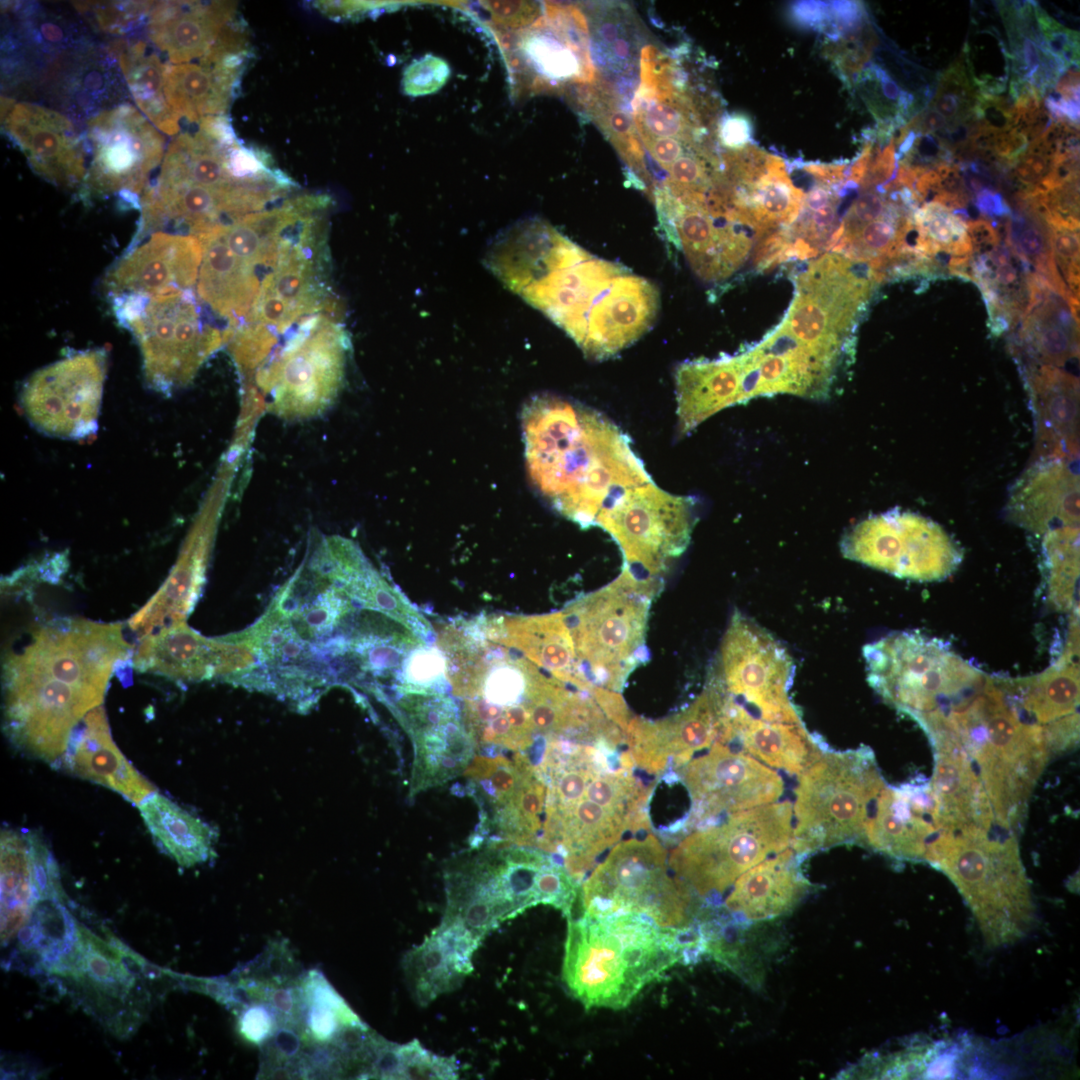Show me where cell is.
Segmentation results:
<instances>
[{
    "mask_svg": "<svg viewBox=\"0 0 1080 1080\" xmlns=\"http://www.w3.org/2000/svg\"><path fill=\"white\" fill-rule=\"evenodd\" d=\"M487 264L592 360L609 359L632 345L659 312V291L651 281L591 254L539 220L499 237Z\"/></svg>",
    "mask_w": 1080,
    "mask_h": 1080,
    "instance_id": "1",
    "label": "cell"
},
{
    "mask_svg": "<svg viewBox=\"0 0 1080 1080\" xmlns=\"http://www.w3.org/2000/svg\"><path fill=\"white\" fill-rule=\"evenodd\" d=\"M134 649L119 623L58 618L36 628L2 665L3 730L29 757L58 764L88 712Z\"/></svg>",
    "mask_w": 1080,
    "mask_h": 1080,
    "instance_id": "2",
    "label": "cell"
},
{
    "mask_svg": "<svg viewBox=\"0 0 1080 1080\" xmlns=\"http://www.w3.org/2000/svg\"><path fill=\"white\" fill-rule=\"evenodd\" d=\"M535 766L547 789L536 848L558 857L578 882L626 832L648 828L652 788L635 776L624 741L553 739Z\"/></svg>",
    "mask_w": 1080,
    "mask_h": 1080,
    "instance_id": "3",
    "label": "cell"
},
{
    "mask_svg": "<svg viewBox=\"0 0 1080 1080\" xmlns=\"http://www.w3.org/2000/svg\"><path fill=\"white\" fill-rule=\"evenodd\" d=\"M168 145L140 200L139 230L199 236L274 205L294 183L263 151L239 143L228 119L210 116Z\"/></svg>",
    "mask_w": 1080,
    "mask_h": 1080,
    "instance_id": "4",
    "label": "cell"
},
{
    "mask_svg": "<svg viewBox=\"0 0 1080 1080\" xmlns=\"http://www.w3.org/2000/svg\"><path fill=\"white\" fill-rule=\"evenodd\" d=\"M529 477L540 495L581 528L630 490L652 482L630 437L600 412L541 394L522 411Z\"/></svg>",
    "mask_w": 1080,
    "mask_h": 1080,
    "instance_id": "5",
    "label": "cell"
},
{
    "mask_svg": "<svg viewBox=\"0 0 1080 1080\" xmlns=\"http://www.w3.org/2000/svg\"><path fill=\"white\" fill-rule=\"evenodd\" d=\"M685 929H666L637 914L570 917L563 979L586 1008L622 1009L681 958Z\"/></svg>",
    "mask_w": 1080,
    "mask_h": 1080,
    "instance_id": "6",
    "label": "cell"
},
{
    "mask_svg": "<svg viewBox=\"0 0 1080 1080\" xmlns=\"http://www.w3.org/2000/svg\"><path fill=\"white\" fill-rule=\"evenodd\" d=\"M949 737L969 759L997 824L1020 831L1051 752L1043 729L1023 713L1004 678L958 712Z\"/></svg>",
    "mask_w": 1080,
    "mask_h": 1080,
    "instance_id": "7",
    "label": "cell"
},
{
    "mask_svg": "<svg viewBox=\"0 0 1080 1080\" xmlns=\"http://www.w3.org/2000/svg\"><path fill=\"white\" fill-rule=\"evenodd\" d=\"M443 920L480 943L499 923L538 904L555 906L564 889L556 858L532 846L482 841L450 860L444 872Z\"/></svg>",
    "mask_w": 1080,
    "mask_h": 1080,
    "instance_id": "8",
    "label": "cell"
},
{
    "mask_svg": "<svg viewBox=\"0 0 1080 1080\" xmlns=\"http://www.w3.org/2000/svg\"><path fill=\"white\" fill-rule=\"evenodd\" d=\"M923 861L955 884L992 946L1013 944L1035 924V906L1016 835L971 828L941 831Z\"/></svg>",
    "mask_w": 1080,
    "mask_h": 1080,
    "instance_id": "9",
    "label": "cell"
},
{
    "mask_svg": "<svg viewBox=\"0 0 1080 1080\" xmlns=\"http://www.w3.org/2000/svg\"><path fill=\"white\" fill-rule=\"evenodd\" d=\"M661 589L662 580L640 578L623 567L610 584L562 610L581 671L591 686L618 692L647 660L648 615Z\"/></svg>",
    "mask_w": 1080,
    "mask_h": 1080,
    "instance_id": "10",
    "label": "cell"
},
{
    "mask_svg": "<svg viewBox=\"0 0 1080 1080\" xmlns=\"http://www.w3.org/2000/svg\"><path fill=\"white\" fill-rule=\"evenodd\" d=\"M795 788L790 847L799 857L864 843L875 800L886 786L873 751H828L802 772Z\"/></svg>",
    "mask_w": 1080,
    "mask_h": 1080,
    "instance_id": "11",
    "label": "cell"
},
{
    "mask_svg": "<svg viewBox=\"0 0 1080 1080\" xmlns=\"http://www.w3.org/2000/svg\"><path fill=\"white\" fill-rule=\"evenodd\" d=\"M111 303L119 324L139 343L147 382L162 392L188 384L229 341L227 329L210 322L194 289L153 297H114Z\"/></svg>",
    "mask_w": 1080,
    "mask_h": 1080,
    "instance_id": "12",
    "label": "cell"
},
{
    "mask_svg": "<svg viewBox=\"0 0 1080 1080\" xmlns=\"http://www.w3.org/2000/svg\"><path fill=\"white\" fill-rule=\"evenodd\" d=\"M792 804L773 802L727 816L686 835L668 865L692 895L723 893L751 867L790 847Z\"/></svg>",
    "mask_w": 1080,
    "mask_h": 1080,
    "instance_id": "13",
    "label": "cell"
},
{
    "mask_svg": "<svg viewBox=\"0 0 1080 1080\" xmlns=\"http://www.w3.org/2000/svg\"><path fill=\"white\" fill-rule=\"evenodd\" d=\"M670 871L667 852L653 834L630 837L613 846L584 881L581 908L594 917L630 913L666 929L688 927L693 895Z\"/></svg>",
    "mask_w": 1080,
    "mask_h": 1080,
    "instance_id": "14",
    "label": "cell"
},
{
    "mask_svg": "<svg viewBox=\"0 0 1080 1080\" xmlns=\"http://www.w3.org/2000/svg\"><path fill=\"white\" fill-rule=\"evenodd\" d=\"M331 313L301 322L279 351L259 368L257 382L272 413L288 420L323 414L338 397L349 339Z\"/></svg>",
    "mask_w": 1080,
    "mask_h": 1080,
    "instance_id": "15",
    "label": "cell"
},
{
    "mask_svg": "<svg viewBox=\"0 0 1080 1080\" xmlns=\"http://www.w3.org/2000/svg\"><path fill=\"white\" fill-rule=\"evenodd\" d=\"M106 938L78 924L72 951L50 972L69 979L83 1008L118 1036L131 1034L150 1002L145 980L156 981L164 970L149 964L112 933Z\"/></svg>",
    "mask_w": 1080,
    "mask_h": 1080,
    "instance_id": "16",
    "label": "cell"
},
{
    "mask_svg": "<svg viewBox=\"0 0 1080 1080\" xmlns=\"http://www.w3.org/2000/svg\"><path fill=\"white\" fill-rule=\"evenodd\" d=\"M863 656L870 686L914 720L982 674L946 642L919 632L889 634L867 644Z\"/></svg>",
    "mask_w": 1080,
    "mask_h": 1080,
    "instance_id": "17",
    "label": "cell"
},
{
    "mask_svg": "<svg viewBox=\"0 0 1080 1080\" xmlns=\"http://www.w3.org/2000/svg\"><path fill=\"white\" fill-rule=\"evenodd\" d=\"M326 214L327 210L308 213L289 232L244 323L264 327L278 337L293 332L311 316L335 314L326 277Z\"/></svg>",
    "mask_w": 1080,
    "mask_h": 1080,
    "instance_id": "18",
    "label": "cell"
},
{
    "mask_svg": "<svg viewBox=\"0 0 1080 1080\" xmlns=\"http://www.w3.org/2000/svg\"><path fill=\"white\" fill-rule=\"evenodd\" d=\"M696 500L677 496L653 481L630 490L602 513L596 526L618 544L624 567L644 579H660L688 547L696 523Z\"/></svg>",
    "mask_w": 1080,
    "mask_h": 1080,
    "instance_id": "19",
    "label": "cell"
},
{
    "mask_svg": "<svg viewBox=\"0 0 1080 1080\" xmlns=\"http://www.w3.org/2000/svg\"><path fill=\"white\" fill-rule=\"evenodd\" d=\"M841 552L850 560L921 582L946 579L963 558L960 547L940 525L901 510L856 524L843 536Z\"/></svg>",
    "mask_w": 1080,
    "mask_h": 1080,
    "instance_id": "20",
    "label": "cell"
},
{
    "mask_svg": "<svg viewBox=\"0 0 1080 1080\" xmlns=\"http://www.w3.org/2000/svg\"><path fill=\"white\" fill-rule=\"evenodd\" d=\"M794 662L777 639L736 611L710 676L722 690L768 721L802 722L789 698Z\"/></svg>",
    "mask_w": 1080,
    "mask_h": 1080,
    "instance_id": "21",
    "label": "cell"
},
{
    "mask_svg": "<svg viewBox=\"0 0 1080 1080\" xmlns=\"http://www.w3.org/2000/svg\"><path fill=\"white\" fill-rule=\"evenodd\" d=\"M477 753L462 774L480 806L481 841L536 847L544 820L546 785L523 753Z\"/></svg>",
    "mask_w": 1080,
    "mask_h": 1080,
    "instance_id": "22",
    "label": "cell"
},
{
    "mask_svg": "<svg viewBox=\"0 0 1080 1080\" xmlns=\"http://www.w3.org/2000/svg\"><path fill=\"white\" fill-rule=\"evenodd\" d=\"M87 141L91 160L83 183L86 196L117 195L140 208L150 176L165 155L164 135L125 104L91 118Z\"/></svg>",
    "mask_w": 1080,
    "mask_h": 1080,
    "instance_id": "23",
    "label": "cell"
},
{
    "mask_svg": "<svg viewBox=\"0 0 1080 1080\" xmlns=\"http://www.w3.org/2000/svg\"><path fill=\"white\" fill-rule=\"evenodd\" d=\"M107 353L86 350L37 370L22 387L21 408L40 432L81 439L98 427Z\"/></svg>",
    "mask_w": 1080,
    "mask_h": 1080,
    "instance_id": "24",
    "label": "cell"
},
{
    "mask_svg": "<svg viewBox=\"0 0 1080 1080\" xmlns=\"http://www.w3.org/2000/svg\"><path fill=\"white\" fill-rule=\"evenodd\" d=\"M676 770L692 801L683 826L687 831L716 824L721 816L776 802L784 790L776 771L719 741Z\"/></svg>",
    "mask_w": 1080,
    "mask_h": 1080,
    "instance_id": "25",
    "label": "cell"
},
{
    "mask_svg": "<svg viewBox=\"0 0 1080 1080\" xmlns=\"http://www.w3.org/2000/svg\"><path fill=\"white\" fill-rule=\"evenodd\" d=\"M394 712L408 732L414 761L410 795L462 775L476 754L454 700L441 692L398 691Z\"/></svg>",
    "mask_w": 1080,
    "mask_h": 1080,
    "instance_id": "26",
    "label": "cell"
},
{
    "mask_svg": "<svg viewBox=\"0 0 1080 1080\" xmlns=\"http://www.w3.org/2000/svg\"><path fill=\"white\" fill-rule=\"evenodd\" d=\"M254 652L232 634L207 638L177 622L141 638L134 649L132 665L178 681H200L215 677L234 680L256 666Z\"/></svg>",
    "mask_w": 1080,
    "mask_h": 1080,
    "instance_id": "27",
    "label": "cell"
},
{
    "mask_svg": "<svg viewBox=\"0 0 1080 1080\" xmlns=\"http://www.w3.org/2000/svg\"><path fill=\"white\" fill-rule=\"evenodd\" d=\"M724 702L723 690L709 676L702 693L681 712L654 722L633 716L625 741L636 767L660 774L710 747L721 732Z\"/></svg>",
    "mask_w": 1080,
    "mask_h": 1080,
    "instance_id": "28",
    "label": "cell"
},
{
    "mask_svg": "<svg viewBox=\"0 0 1080 1080\" xmlns=\"http://www.w3.org/2000/svg\"><path fill=\"white\" fill-rule=\"evenodd\" d=\"M1071 616L1068 641L1056 662L1032 676L1006 678L1018 706L1043 729L1051 754L1079 740V615Z\"/></svg>",
    "mask_w": 1080,
    "mask_h": 1080,
    "instance_id": "29",
    "label": "cell"
},
{
    "mask_svg": "<svg viewBox=\"0 0 1080 1080\" xmlns=\"http://www.w3.org/2000/svg\"><path fill=\"white\" fill-rule=\"evenodd\" d=\"M202 261L197 236L158 231L126 250L105 276L110 298L153 297L193 289Z\"/></svg>",
    "mask_w": 1080,
    "mask_h": 1080,
    "instance_id": "30",
    "label": "cell"
},
{
    "mask_svg": "<svg viewBox=\"0 0 1080 1080\" xmlns=\"http://www.w3.org/2000/svg\"><path fill=\"white\" fill-rule=\"evenodd\" d=\"M2 119L10 138L21 148L33 171L64 188L83 184L86 148L72 122L38 104L2 100Z\"/></svg>",
    "mask_w": 1080,
    "mask_h": 1080,
    "instance_id": "31",
    "label": "cell"
},
{
    "mask_svg": "<svg viewBox=\"0 0 1080 1080\" xmlns=\"http://www.w3.org/2000/svg\"><path fill=\"white\" fill-rule=\"evenodd\" d=\"M872 808L863 844L892 858L923 860L927 848L941 832L928 783L885 786Z\"/></svg>",
    "mask_w": 1080,
    "mask_h": 1080,
    "instance_id": "32",
    "label": "cell"
},
{
    "mask_svg": "<svg viewBox=\"0 0 1080 1080\" xmlns=\"http://www.w3.org/2000/svg\"><path fill=\"white\" fill-rule=\"evenodd\" d=\"M248 49L216 45L203 58L167 64L164 93L179 118L191 123L223 115L237 92Z\"/></svg>",
    "mask_w": 1080,
    "mask_h": 1080,
    "instance_id": "33",
    "label": "cell"
},
{
    "mask_svg": "<svg viewBox=\"0 0 1080 1080\" xmlns=\"http://www.w3.org/2000/svg\"><path fill=\"white\" fill-rule=\"evenodd\" d=\"M722 723L720 742L789 774L800 775L827 750L802 722L764 720L726 693Z\"/></svg>",
    "mask_w": 1080,
    "mask_h": 1080,
    "instance_id": "34",
    "label": "cell"
},
{
    "mask_svg": "<svg viewBox=\"0 0 1080 1080\" xmlns=\"http://www.w3.org/2000/svg\"><path fill=\"white\" fill-rule=\"evenodd\" d=\"M478 622L489 640L516 651L557 680L582 691L594 688L581 671L562 611Z\"/></svg>",
    "mask_w": 1080,
    "mask_h": 1080,
    "instance_id": "35",
    "label": "cell"
},
{
    "mask_svg": "<svg viewBox=\"0 0 1080 1080\" xmlns=\"http://www.w3.org/2000/svg\"><path fill=\"white\" fill-rule=\"evenodd\" d=\"M235 23L237 11L232 2H151L147 34L172 64H182L210 53Z\"/></svg>",
    "mask_w": 1080,
    "mask_h": 1080,
    "instance_id": "36",
    "label": "cell"
},
{
    "mask_svg": "<svg viewBox=\"0 0 1080 1080\" xmlns=\"http://www.w3.org/2000/svg\"><path fill=\"white\" fill-rule=\"evenodd\" d=\"M1007 516L1037 535L1079 526V477L1065 459H1043L1014 484Z\"/></svg>",
    "mask_w": 1080,
    "mask_h": 1080,
    "instance_id": "37",
    "label": "cell"
},
{
    "mask_svg": "<svg viewBox=\"0 0 1080 1080\" xmlns=\"http://www.w3.org/2000/svg\"><path fill=\"white\" fill-rule=\"evenodd\" d=\"M58 765L75 776L105 786L139 805L156 792L114 743L102 705L86 714Z\"/></svg>",
    "mask_w": 1080,
    "mask_h": 1080,
    "instance_id": "38",
    "label": "cell"
},
{
    "mask_svg": "<svg viewBox=\"0 0 1080 1080\" xmlns=\"http://www.w3.org/2000/svg\"><path fill=\"white\" fill-rule=\"evenodd\" d=\"M801 859L788 847L751 867L732 885L726 908L749 921L768 920L787 913L810 888L800 868Z\"/></svg>",
    "mask_w": 1080,
    "mask_h": 1080,
    "instance_id": "39",
    "label": "cell"
},
{
    "mask_svg": "<svg viewBox=\"0 0 1080 1080\" xmlns=\"http://www.w3.org/2000/svg\"><path fill=\"white\" fill-rule=\"evenodd\" d=\"M478 945L463 926L442 920L421 945L404 957L405 975L415 1000L427 1005L457 988L472 970V955Z\"/></svg>",
    "mask_w": 1080,
    "mask_h": 1080,
    "instance_id": "40",
    "label": "cell"
},
{
    "mask_svg": "<svg viewBox=\"0 0 1080 1080\" xmlns=\"http://www.w3.org/2000/svg\"><path fill=\"white\" fill-rule=\"evenodd\" d=\"M678 431L687 435L715 413L739 404L737 354L680 363L675 370Z\"/></svg>",
    "mask_w": 1080,
    "mask_h": 1080,
    "instance_id": "41",
    "label": "cell"
},
{
    "mask_svg": "<svg viewBox=\"0 0 1080 1080\" xmlns=\"http://www.w3.org/2000/svg\"><path fill=\"white\" fill-rule=\"evenodd\" d=\"M1038 445L1043 459L1078 454V381L1054 367H1042L1030 379Z\"/></svg>",
    "mask_w": 1080,
    "mask_h": 1080,
    "instance_id": "42",
    "label": "cell"
},
{
    "mask_svg": "<svg viewBox=\"0 0 1080 1080\" xmlns=\"http://www.w3.org/2000/svg\"><path fill=\"white\" fill-rule=\"evenodd\" d=\"M41 898L27 831L1 832V941L11 942L29 921Z\"/></svg>",
    "mask_w": 1080,
    "mask_h": 1080,
    "instance_id": "43",
    "label": "cell"
},
{
    "mask_svg": "<svg viewBox=\"0 0 1080 1080\" xmlns=\"http://www.w3.org/2000/svg\"><path fill=\"white\" fill-rule=\"evenodd\" d=\"M138 808L156 845L179 865L190 867L211 856V829L167 797L155 792Z\"/></svg>",
    "mask_w": 1080,
    "mask_h": 1080,
    "instance_id": "44",
    "label": "cell"
},
{
    "mask_svg": "<svg viewBox=\"0 0 1080 1080\" xmlns=\"http://www.w3.org/2000/svg\"><path fill=\"white\" fill-rule=\"evenodd\" d=\"M119 63L137 107L162 133L178 134L179 118L169 106L165 93V64L147 45L138 41L122 49Z\"/></svg>",
    "mask_w": 1080,
    "mask_h": 1080,
    "instance_id": "45",
    "label": "cell"
},
{
    "mask_svg": "<svg viewBox=\"0 0 1080 1080\" xmlns=\"http://www.w3.org/2000/svg\"><path fill=\"white\" fill-rule=\"evenodd\" d=\"M805 193L791 181L782 158L775 156L769 171L748 190V202L759 245L772 234L789 229L798 219ZM756 248V249H757Z\"/></svg>",
    "mask_w": 1080,
    "mask_h": 1080,
    "instance_id": "46",
    "label": "cell"
},
{
    "mask_svg": "<svg viewBox=\"0 0 1080 1080\" xmlns=\"http://www.w3.org/2000/svg\"><path fill=\"white\" fill-rule=\"evenodd\" d=\"M591 12L590 34L596 63L614 73L631 70L639 52L632 13L619 4L597 5Z\"/></svg>",
    "mask_w": 1080,
    "mask_h": 1080,
    "instance_id": "47",
    "label": "cell"
},
{
    "mask_svg": "<svg viewBox=\"0 0 1080 1080\" xmlns=\"http://www.w3.org/2000/svg\"><path fill=\"white\" fill-rule=\"evenodd\" d=\"M1043 296L1026 313L1031 315L1024 323L1025 338L1038 359L1061 365L1076 355L1078 324L1072 323L1073 315L1065 305L1052 298L1043 300Z\"/></svg>",
    "mask_w": 1080,
    "mask_h": 1080,
    "instance_id": "48",
    "label": "cell"
},
{
    "mask_svg": "<svg viewBox=\"0 0 1080 1080\" xmlns=\"http://www.w3.org/2000/svg\"><path fill=\"white\" fill-rule=\"evenodd\" d=\"M1047 595L1060 612L1079 614V528L1054 529L1044 535Z\"/></svg>",
    "mask_w": 1080,
    "mask_h": 1080,
    "instance_id": "49",
    "label": "cell"
},
{
    "mask_svg": "<svg viewBox=\"0 0 1080 1080\" xmlns=\"http://www.w3.org/2000/svg\"><path fill=\"white\" fill-rule=\"evenodd\" d=\"M1034 13L1044 42L1050 53L1066 69L1079 63L1078 32L1063 27L1038 5Z\"/></svg>",
    "mask_w": 1080,
    "mask_h": 1080,
    "instance_id": "50",
    "label": "cell"
},
{
    "mask_svg": "<svg viewBox=\"0 0 1080 1080\" xmlns=\"http://www.w3.org/2000/svg\"><path fill=\"white\" fill-rule=\"evenodd\" d=\"M717 129L720 143L729 150H738L748 145L753 132L750 119L740 113L724 116Z\"/></svg>",
    "mask_w": 1080,
    "mask_h": 1080,
    "instance_id": "51",
    "label": "cell"
},
{
    "mask_svg": "<svg viewBox=\"0 0 1080 1080\" xmlns=\"http://www.w3.org/2000/svg\"><path fill=\"white\" fill-rule=\"evenodd\" d=\"M896 166L895 141L890 142L878 151L872 158L869 169L863 181L860 183L861 190L873 189L889 182L894 174Z\"/></svg>",
    "mask_w": 1080,
    "mask_h": 1080,
    "instance_id": "52",
    "label": "cell"
},
{
    "mask_svg": "<svg viewBox=\"0 0 1080 1080\" xmlns=\"http://www.w3.org/2000/svg\"><path fill=\"white\" fill-rule=\"evenodd\" d=\"M649 153L664 170L683 154L682 141L675 138H654L644 141Z\"/></svg>",
    "mask_w": 1080,
    "mask_h": 1080,
    "instance_id": "53",
    "label": "cell"
},
{
    "mask_svg": "<svg viewBox=\"0 0 1080 1080\" xmlns=\"http://www.w3.org/2000/svg\"><path fill=\"white\" fill-rule=\"evenodd\" d=\"M803 170L817 183L833 187L844 185L847 176L845 163H806L803 165Z\"/></svg>",
    "mask_w": 1080,
    "mask_h": 1080,
    "instance_id": "54",
    "label": "cell"
},
{
    "mask_svg": "<svg viewBox=\"0 0 1080 1080\" xmlns=\"http://www.w3.org/2000/svg\"><path fill=\"white\" fill-rule=\"evenodd\" d=\"M966 226L967 235L973 251H984L998 245L999 237L997 231L988 220L978 219L969 221L966 223Z\"/></svg>",
    "mask_w": 1080,
    "mask_h": 1080,
    "instance_id": "55",
    "label": "cell"
},
{
    "mask_svg": "<svg viewBox=\"0 0 1080 1080\" xmlns=\"http://www.w3.org/2000/svg\"><path fill=\"white\" fill-rule=\"evenodd\" d=\"M976 205L980 212L991 216H1001L1010 212L1004 198L997 192L987 188L978 191Z\"/></svg>",
    "mask_w": 1080,
    "mask_h": 1080,
    "instance_id": "56",
    "label": "cell"
},
{
    "mask_svg": "<svg viewBox=\"0 0 1080 1080\" xmlns=\"http://www.w3.org/2000/svg\"><path fill=\"white\" fill-rule=\"evenodd\" d=\"M873 143L871 141L866 142L859 157L852 163L847 176L845 185L847 186H859L867 174L871 160L873 158Z\"/></svg>",
    "mask_w": 1080,
    "mask_h": 1080,
    "instance_id": "57",
    "label": "cell"
}]
</instances>
